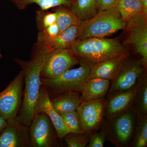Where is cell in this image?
<instances>
[{"label": "cell", "instance_id": "ac0fdd59", "mask_svg": "<svg viewBox=\"0 0 147 147\" xmlns=\"http://www.w3.org/2000/svg\"><path fill=\"white\" fill-rule=\"evenodd\" d=\"M80 94L78 92H65L50 98V100L55 110L60 115L77 110L82 102Z\"/></svg>", "mask_w": 147, "mask_h": 147}, {"label": "cell", "instance_id": "cb8c5ba5", "mask_svg": "<svg viewBox=\"0 0 147 147\" xmlns=\"http://www.w3.org/2000/svg\"><path fill=\"white\" fill-rule=\"evenodd\" d=\"M65 125L71 132L86 133L77 111H69L60 114Z\"/></svg>", "mask_w": 147, "mask_h": 147}, {"label": "cell", "instance_id": "30bf717a", "mask_svg": "<svg viewBox=\"0 0 147 147\" xmlns=\"http://www.w3.org/2000/svg\"><path fill=\"white\" fill-rule=\"evenodd\" d=\"M107 101L102 98L81 102L76 111L86 133L90 134L100 128L105 115Z\"/></svg>", "mask_w": 147, "mask_h": 147}, {"label": "cell", "instance_id": "277c9868", "mask_svg": "<svg viewBox=\"0 0 147 147\" xmlns=\"http://www.w3.org/2000/svg\"><path fill=\"white\" fill-rule=\"evenodd\" d=\"M78 68L70 69L62 75L53 79H42L41 84L47 89L50 98L65 92H82L85 83L89 79L92 65L81 63Z\"/></svg>", "mask_w": 147, "mask_h": 147}, {"label": "cell", "instance_id": "4316f807", "mask_svg": "<svg viewBox=\"0 0 147 147\" xmlns=\"http://www.w3.org/2000/svg\"><path fill=\"white\" fill-rule=\"evenodd\" d=\"M89 142L87 146L88 147H103L106 141V135L101 129L99 132L94 131L90 133Z\"/></svg>", "mask_w": 147, "mask_h": 147}, {"label": "cell", "instance_id": "603a6c76", "mask_svg": "<svg viewBox=\"0 0 147 147\" xmlns=\"http://www.w3.org/2000/svg\"><path fill=\"white\" fill-rule=\"evenodd\" d=\"M57 14L56 23L57 24L59 34L74 25H78L81 21L71 10L60 9L55 11Z\"/></svg>", "mask_w": 147, "mask_h": 147}, {"label": "cell", "instance_id": "d6a6232c", "mask_svg": "<svg viewBox=\"0 0 147 147\" xmlns=\"http://www.w3.org/2000/svg\"><path fill=\"white\" fill-rule=\"evenodd\" d=\"M1 56H0V58H1Z\"/></svg>", "mask_w": 147, "mask_h": 147}, {"label": "cell", "instance_id": "6da1fadb", "mask_svg": "<svg viewBox=\"0 0 147 147\" xmlns=\"http://www.w3.org/2000/svg\"><path fill=\"white\" fill-rule=\"evenodd\" d=\"M52 51L48 47L39 44V47L30 60H16L24 71L25 83L23 102L17 117L21 123L29 127L36 115L37 102L41 85V73Z\"/></svg>", "mask_w": 147, "mask_h": 147}, {"label": "cell", "instance_id": "ba28073f", "mask_svg": "<svg viewBox=\"0 0 147 147\" xmlns=\"http://www.w3.org/2000/svg\"><path fill=\"white\" fill-rule=\"evenodd\" d=\"M79 63L69 48L53 50L43 67L40 77L42 79L57 78Z\"/></svg>", "mask_w": 147, "mask_h": 147}, {"label": "cell", "instance_id": "d4e9b609", "mask_svg": "<svg viewBox=\"0 0 147 147\" xmlns=\"http://www.w3.org/2000/svg\"><path fill=\"white\" fill-rule=\"evenodd\" d=\"M63 139L68 147H85L89 142L90 135L87 133L70 132Z\"/></svg>", "mask_w": 147, "mask_h": 147}, {"label": "cell", "instance_id": "7c38bea8", "mask_svg": "<svg viewBox=\"0 0 147 147\" xmlns=\"http://www.w3.org/2000/svg\"><path fill=\"white\" fill-rule=\"evenodd\" d=\"M7 122L0 134V147H32L29 127L21 123L18 117Z\"/></svg>", "mask_w": 147, "mask_h": 147}, {"label": "cell", "instance_id": "52a82bcc", "mask_svg": "<svg viewBox=\"0 0 147 147\" xmlns=\"http://www.w3.org/2000/svg\"><path fill=\"white\" fill-rule=\"evenodd\" d=\"M147 14L137 13L126 21L127 41L141 56L143 65L147 68Z\"/></svg>", "mask_w": 147, "mask_h": 147}, {"label": "cell", "instance_id": "5bb4252c", "mask_svg": "<svg viewBox=\"0 0 147 147\" xmlns=\"http://www.w3.org/2000/svg\"><path fill=\"white\" fill-rule=\"evenodd\" d=\"M136 92V86L132 89L114 92L108 95L105 108L106 117L117 115L132 108Z\"/></svg>", "mask_w": 147, "mask_h": 147}, {"label": "cell", "instance_id": "4fadbf2b", "mask_svg": "<svg viewBox=\"0 0 147 147\" xmlns=\"http://www.w3.org/2000/svg\"><path fill=\"white\" fill-rule=\"evenodd\" d=\"M38 113H44L48 116L59 139H63L65 135L71 132L65 125L60 115L53 107L47 89L42 84L40 86L36 106V114Z\"/></svg>", "mask_w": 147, "mask_h": 147}, {"label": "cell", "instance_id": "e0dca14e", "mask_svg": "<svg viewBox=\"0 0 147 147\" xmlns=\"http://www.w3.org/2000/svg\"><path fill=\"white\" fill-rule=\"evenodd\" d=\"M127 57L113 58L94 64L90 69L89 79L98 78L113 81L117 76L121 62Z\"/></svg>", "mask_w": 147, "mask_h": 147}, {"label": "cell", "instance_id": "3957f363", "mask_svg": "<svg viewBox=\"0 0 147 147\" xmlns=\"http://www.w3.org/2000/svg\"><path fill=\"white\" fill-rule=\"evenodd\" d=\"M126 25L117 8L98 10L93 17L81 21L77 39L108 36L125 28Z\"/></svg>", "mask_w": 147, "mask_h": 147}, {"label": "cell", "instance_id": "8fae6325", "mask_svg": "<svg viewBox=\"0 0 147 147\" xmlns=\"http://www.w3.org/2000/svg\"><path fill=\"white\" fill-rule=\"evenodd\" d=\"M106 118L120 145L125 146H130L137 121V115L133 108Z\"/></svg>", "mask_w": 147, "mask_h": 147}, {"label": "cell", "instance_id": "ffe728a7", "mask_svg": "<svg viewBox=\"0 0 147 147\" xmlns=\"http://www.w3.org/2000/svg\"><path fill=\"white\" fill-rule=\"evenodd\" d=\"M71 6L73 11L80 21L93 17L98 12L96 0H74Z\"/></svg>", "mask_w": 147, "mask_h": 147}, {"label": "cell", "instance_id": "484cf974", "mask_svg": "<svg viewBox=\"0 0 147 147\" xmlns=\"http://www.w3.org/2000/svg\"><path fill=\"white\" fill-rule=\"evenodd\" d=\"M74 0H22L21 4L36 3L43 10L61 5L71 6Z\"/></svg>", "mask_w": 147, "mask_h": 147}, {"label": "cell", "instance_id": "d6986e66", "mask_svg": "<svg viewBox=\"0 0 147 147\" xmlns=\"http://www.w3.org/2000/svg\"><path fill=\"white\" fill-rule=\"evenodd\" d=\"M137 117L147 118V76L146 70L136 85V92L133 107Z\"/></svg>", "mask_w": 147, "mask_h": 147}, {"label": "cell", "instance_id": "4dcf8cb0", "mask_svg": "<svg viewBox=\"0 0 147 147\" xmlns=\"http://www.w3.org/2000/svg\"><path fill=\"white\" fill-rule=\"evenodd\" d=\"M7 124V121L0 116V134L5 128Z\"/></svg>", "mask_w": 147, "mask_h": 147}, {"label": "cell", "instance_id": "f1b7e54d", "mask_svg": "<svg viewBox=\"0 0 147 147\" xmlns=\"http://www.w3.org/2000/svg\"><path fill=\"white\" fill-rule=\"evenodd\" d=\"M41 32L48 37L54 38L59 34V29L57 24L55 22L51 26L44 28Z\"/></svg>", "mask_w": 147, "mask_h": 147}, {"label": "cell", "instance_id": "8992f818", "mask_svg": "<svg viewBox=\"0 0 147 147\" xmlns=\"http://www.w3.org/2000/svg\"><path fill=\"white\" fill-rule=\"evenodd\" d=\"M129 56L121 62L117 76L109 88L108 95L114 92L132 89L146 70L141 59H129Z\"/></svg>", "mask_w": 147, "mask_h": 147}, {"label": "cell", "instance_id": "7a4b0ae2", "mask_svg": "<svg viewBox=\"0 0 147 147\" xmlns=\"http://www.w3.org/2000/svg\"><path fill=\"white\" fill-rule=\"evenodd\" d=\"M79 63L93 65L113 58L127 57L129 53L119 40L104 37L76 39L69 48Z\"/></svg>", "mask_w": 147, "mask_h": 147}, {"label": "cell", "instance_id": "f546056e", "mask_svg": "<svg viewBox=\"0 0 147 147\" xmlns=\"http://www.w3.org/2000/svg\"><path fill=\"white\" fill-rule=\"evenodd\" d=\"M57 14L56 12L50 13L46 14L43 17V25L44 29L56 22Z\"/></svg>", "mask_w": 147, "mask_h": 147}, {"label": "cell", "instance_id": "5b68a950", "mask_svg": "<svg viewBox=\"0 0 147 147\" xmlns=\"http://www.w3.org/2000/svg\"><path fill=\"white\" fill-rule=\"evenodd\" d=\"M24 71L21 70L7 87L0 92V116L5 120L13 119L22 104L24 95Z\"/></svg>", "mask_w": 147, "mask_h": 147}, {"label": "cell", "instance_id": "1f68e13d", "mask_svg": "<svg viewBox=\"0 0 147 147\" xmlns=\"http://www.w3.org/2000/svg\"><path fill=\"white\" fill-rule=\"evenodd\" d=\"M141 1L144 6L145 12L147 13V0H141Z\"/></svg>", "mask_w": 147, "mask_h": 147}, {"label": "cell", "instance_id": "7402d4cb", "mask_svg": "<svg viewBox=\"0 0 147 147\" xmlns=\"http://www.w3.org/2000/svg\"><path fill=\"white\" fill-rule=\"evenodd\" d=\"M147 118H141L137 116V121L133 137L129 146L146 147Z\"/></svg>", "mask_w": 147, "mask_h": 147}, {"label": "cell", "instance_id": "9c48e42d", "mask_svg": "<svg viewBox=\"0 0 147 147\" xmlns=\"http://www.w3.org/2000/svg\"><path fill=\"white\" fill-rule=\"evenodd\" d=\"M55 127L45 113H37L29 127L32 147H52L56 143Z\"/></svg>", "mask_w": 147, "mask_h": 147}, {"label": "cell", "instance_id": "836d02e7", "mask_svg": "<svg viewBox=\"0 0 147 147\" xmlns=\"http://www.w3.org/2000/svg\"><path fill=\"white\" fill-rule=\"evenodd\" d=\"M0 56H1V53H0Z\"/></svg>", "mask_w": 147, "mask_h": 147}, {"label": "cell", "instance_id": "2e32d148", "mask_svg": "<svg viewBox=\"0 0 147 147\" xmlns=\"http://www.w3.org/2000/svg\"><path fill=\"white\" fill-rule=\"evenodd\" d=\"M110 81L94 78L88 79L85 83L81 94L82 102H86L104 98L109 91Z\"/></svg>", "mask_w": 147, "mask_h": 147}, {"label": "cell", "instance_id": "44dd1931", "mask_svg": "<svg viewBox=\"0 0 147 147\" xmlns=\"http://www.w3.org/2000/svg\"><path fill=\"white\" fill-rule=\"evenodd\" d=\"M116 8L126 21L137 13L144 12L147 14L141 0H118Z\"/></svg>", "mask_w": 147, "mask_h": 147}, {"label": "cell", "instance_id": "83f0119b", "mask_svg": "<svg viewBox=\"0 0 147 147\" xmlns=\"http://www.w3.org/2000/svg\"><path fill=\"white\" fill-rule=\"evenodd\" d=\"M98 10L116 8L118 0H96Z\"/></svg>", "mask_w": 147, "mask_h": 147}, {"label": "cell", "instance_id": "9a60e30c", "mask_svg": "<svg viewBox=\"0 0 147 147\" xmlns=\"http://www.w3.org/2000/svg\"><path fill=\"white\" fill-rule=\"evenodd\" d=\"M79 24L69 27L54 38L48 37L41 32L38 36L39 44L52 50L69 48L78 37Z\"/></svg>", "mask_w": 147, "mask_h": 147}]
</instances>
